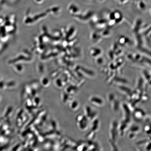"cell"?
Masks as SVG:
<instances>
[{"label": "cell", "instance_id": "6da1fadb", "mask_svg": "<svg viewBox=\"0 0 151 151\" xmlns=\"http://www.w3.org/2000/svg\"><path fill=\"white\" fill-rule=\"evenodd\" d=\"M91 99L95 100L96 101H91L95 105L98 106V107H103L105 105L104 100L101 97L99 96L92 97Z\"/></svg>", "mask_w": 151, "mask_h": 151}]
</instances>
